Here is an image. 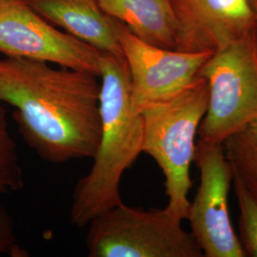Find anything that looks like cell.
<instances>
[{"mask_svg":"<svg viewBox=\"0 0 257 257\" xmlns=\"http://www.w3.org/2000/svg\"><path fill=\"white\" fill-rule=\"evenodd\" d=\"M94 74L22 57L0 58V103L42 160L92 158L101 137L100 83Z\"/></svg>","mask_w":257,"mask_h":257,"instance_id":"cell-1","label":"cell"},{"mask_svg":"<svg viewBox=\"0 0 257 257\" xmlns=\"http://www.w3.org/2000/svg\"><path fill=\"white\" fill-rule=\"evenodd\" d=\"M99 78L100 141L90 172L75 185L70 211V221L78 228L122 203L121 178L142 153L143 120L133 105L125 57L102 52Z\"/></svg>","mask_w":257,"mask_h":257,"instance_id":"cell-2","label":"cell"},{"mask_svg":"<svg viewBox=\"0 0 257 257\" xmlns=\"http://www.w3.org/2000/svg\"><path fill=\"white\" fill-rule=\"evenodd\" d=\"M208 104V84L199 75L174 97L139 110L143 120L142 153L153 157L162 171L168 197L166 210L178 220L188 216L195 138Z\"/></svg>","mask_w":257,"mask_h":257,"instance_id":"cell-3","label":"cell"},{"mask_svg":"<svg viewBox=\"0 0 257 257\" xmlns=\"http://www.w3.org/2000/svg\"><path fill=\"white\" fill-rule=\"evenodd\" d=\"M199 75L209 88L199 140L223 143L257 121V33L212 53Z\"/></svg>","mask_w":257,"mask_h":257,"instance_id":"cell-4","label":"cell"},{"mask_svg":"<svg viewBox=\"0 0 257 257\" xmlns=\"http://www.w3.org/2000/svg\"><path fill=\"white\" fill-rule=\"evenodd\" d=\"M164 209L144 211L122 202L88 224L89 257H203L193 234Z\"/></svg>","mask_w":257,"mask_h":257,"instance_id":"cell-5","label":"cell"},{"mask_svg":"<svg viewBox=\"0 0 257 257\" xmlns=\"http://www.w3.org/2000/svg\"><path fill=\"white\" fill-rule=\"evenodd\" d=\"M0 53L100 76L102 52L59 31L25 0H0Z\"/></svg>","mask_w":257,"mask_h":257,"instance_id":"cell-6","label":"cell"},{"mask_svg":"<svg viewBox=\"0 0 257 257\" xmlns=\"http://www.w3.org/2000/svg\"><path fill=\"white\" fill-rule=\"evenodd\" d=\"M193 162L200 172V184L187 216L193 238L204 256H246L230 220L229 193L233 173L223 144L198 139Z\"/></svg>","mask_w":257,"mask_h":257,"instance_id":"cell-7","label":"cell"},{"mask_svg":"<svg viewBox=\"0 0 257 257\" xmlns=\"http://www.w3.org/2000/svg\"><path fill=\"white\" fill-rule=\"evenodd\" d=\"M114 25L131 75L132 101L138 111L182 92L199 76L203 65L212 55L155 46L115 19Z\"/></svg>","mask_w":257,"mask_h":257,"instance_id":"cell-8","label":"cell"},{"mask_svg":"<svg viewBox=\"0 0 257 257\" xmlns=\"http://www.w3.org/2000/svg\"><path fill=\"white\" fill-rule=\"evenodd\" d=\"M177 21L175 50L214 53L257 33L250 0H172Z\"/></svg>","mask_w":257,"mask_h":257,"instance_id":"cell-9","label":"cell"},{"mask_svg":"<svg viewBox=\"0 0 257 257\" xmlns=\"http://www.w3.org/2000/svg\"><path fill=\"white\" fill-rule=\"evenodd\" d=\"M31 8L53 25L62 28L100 52L124 57L114 19L97 0H25Z\"/></svg>","mask_w":257,"mask_h":257,"instance_id":"cell-10","label":"cell"},{"mask_svg":"<svg viewBox=\"0 0 257 257\" xmlns=\"http://www.w3.org/2000/svg\"><path fill=\"white\" fill-rule=\"evenodd\" d=\"M111 19L141 40L155 46L176 48L177 21L172 0H97Z\"/></svg>","mask_w":257,"mask_h":257,"instance_id":"cell-11","label":"cell"},{"mask_svg":"<svg viewBox=\"0 0 257 257\" xmlns=\"http://www.w3.org/2000/svg\"><path fill=\"white\" fill-rule=\"evenodd\" d=\"M222 144L233 178L257 200V121L230 136Z\"/></svg>","mask_w":257,"mask_h":257,"instance_id":"cell-12","label":"cell"},{"mask_svg":"<svg viewBox=\"0 0 257 257\" xmlns=\"http://www.w3.org/2000/svg\"><path fill=\"white\" fill-rule=\"evenodd\" d=\"M23 187L18 146L10 133L7 110L0 104V196L19 192Z\"/></svg>","mask_w":257,"mask_h":257,"instance_id":"cell-13","label":"cell"},{"mask_svg":"<svg viewBox=\"0 0 257 257\" xmlns=\"http://www.w3.org/2000/svg\"><path fill=\"white\" fill-rule=\"evenodd\" d=\"M233 180L240 210L239 240L246 256L257 257V200L237 179Z\"/></svg>","mask_w":257,"mask_h":257,"instance_id":"cell-14","label":"cell"},{"mask_svg":"<svg viewBox=\"0 0 257 257\" xmlns=\"http://www.w3.org/2000/svg\"><path fill=\"white\" fill-rule=\"evenodd\" d=\"M0 255L25 257L26 250L20 248L16 234V224L13 216L0 204Z\"/></svg>","mask_w":257,"mask_h":257,"instance_id":"cell-15","label":"cell"},{"mask_svg":"<svg viewBox=\"0 0 257 257\" xmlns=\"http://www.w3.org/2000/svg\"><path fill=\"white\" fill-rule=\"evenodd\" d=\"M250 3H251V5H252V8L254 10L255 15H256L257 17V0H250Z\"/></svg>","mask_w":257,"mask_h":257,"instance_id":"cell-16","label":"cell"}]
</instances>
